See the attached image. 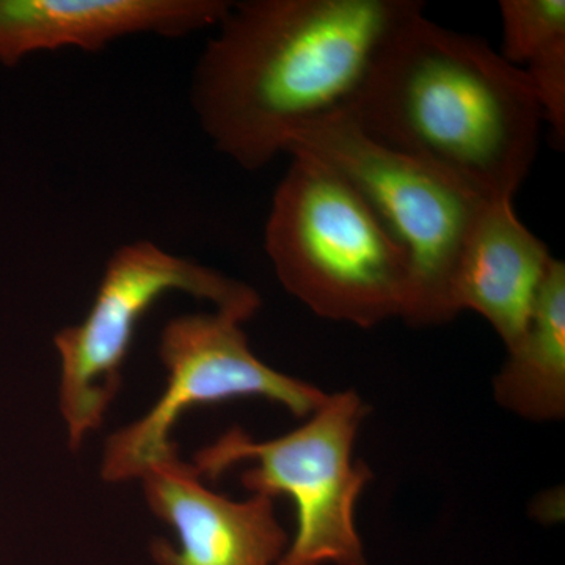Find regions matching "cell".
<instances>
[{
  "label": "cell",
  "mask_w": 565,
  "mask_h": 565,
  "mask_svg": "<svg viewBox=\"0 0 565 565\" xmlns=\"http://www.w3.org/2000/svg\"><path fill=\"white\" fill-rule=\"evenodd\" d=\"M159 355L167 370L166 390L147 415L107 440L102 470L107 482L140 479L152 465L177 456L170 435L180 416L195 405L263 397L307 418L327 396L258 359L243 322L228 315L172 319L163 327Z\"/></svg>",
  "instance_id": "obj_7"
},
{
  "label": "cell",
  "mask_w": 565,
  "mask_h": 565,
  "mask_svg": "<svg viewBox=\"0 0 565 565\" xmlns=\"http://www.w3.org/2000/svg\"><path fill=\"white\" fill-rule=\"evenodd\" d=\"M555 259L516 217L512 200H490L476 221L452 275V318L462 311H475L492 326L505 349H511L530 323Z\"/></svg>",
  "instance_id": "obj_10"
},
{
  "label": "cell",
  "mask_w": 565,
  "mask_h": 565,
  "mask_svg": "<svg viewBox=\"0 0 565 565\" xmlns=\"http://www.w3.org/2000/svg\"><path fill=\"white\" fill-rule=\"evenodd\" d=\"M501 57L522 70L557 147L565 143V0H501Z\"/></svg>",
  "instance_id": "obj_12"
},
{
  "label": "cell",
  "mask_w": 565,
  "mask_h": 565,
  "mask_svg": "<svg viewBox=\"0 0 565 565\" xmlns=\"http://www.w3.org/2000/svg\"><path fill=\"white\" fill-rule=\"evenodd\" d=\"M343 114L379 143L508 200L533 169L544 122L522 70L424 7L390 33Z\"/></svg>",
  "instance_id": "obj_2"
},
{
  "label": "cell",
  "mask_w": 565,
  "mask_h": 565,
  "mask_svg": "<svg viewBox=\"0 0 565 565\" xmlns=\"http://www.w3.org/2000/svg\"><path fill=\"white\" fill-rule=\"evenodd\" d=\"M288 156L264 232L282 288L329 321H405L414 291L407 252L337 170L307 152Z\"/></svg>",
  "instance_id": "obj_3"
},
{
  "label": "cell",
  "mask_w": 565,
  "mask_h": 565,
  "mask_svg": "<svg viewBox=\"0 0 565 565\" xmlns=\"http://www.w3.org/2000/svg\"><path fill=\"white\" fill-rule=\"evenodd\" d=\"M181 291L207 300L217 313L247 322L262 308V297L239 280L189 258L139 241L121 245L104 269L87 316L55 333L61 356V412L71 449H79L98 429L121 386V370L137 327L154 303Z\"/></svg>",
  "instance_id": "obj_6"
},
{
  "label": "cell",
  "mask_w": 565,
  "mask_h": 565,
  "mask_svg": "<svg viewBox=\"0 0 565 565\" xmlns=\"http://www.w3.org/2000/svg\"><path fill=\"white\" fill-rule=\"evenodd\" d=\"M419 0L233 2L192 76L193 111L215 150L248 172L297 132L340 114L390 33Z\"/></svg>",
  "instance_id": "obj_1"
},
{
  "label": "cell",
  "mask_w": 565,
  "mask_h": 565,
  "mask_svg": "<svg viewBox=\"0 0 565 565\" xmlns=\"http://www.w3.org/2000/svg\"><path fill=\"white\" fill-rule=\"evenodd\" d=\"M140 479L152 514L178 539L177 545L152 542L158 565H278L291 542L273 498L253 493L234 501L214 492L195 465L178 455L152 465Z\"/></svg>",
  "instance_id": "obj_8"
},
{
  "label": "cell",
  "mask_w": 565,
  "mask_h": 565,
  "mask_svg": "<svg viewBox=\"0 0 565 565\" xmlns=\"http://www.w3.org/2000/svg\"><path fill=\"white\" fill-rule=\"evenodd\" d=\"M230 0H0V62L41 51L98 52L132 35L181 39L217 28Z\"/></svg>",
  "instance_id": "obj_9"
},
{
  "label": "cell",
  "mask_w": 565,
  "mask_h": 565,
  "mask_svg": "<svg viewBox=\"0 0 565 565\" xmlns=\"http://www.w3.org/2000/svg\"><path fill=\"white\" fill-rule=\"evenodd\" d=\"M494 401L533 423L565 415V263L555 259L522 338L493 381Z\"/></svg>",
  "instance_id": "obj_11"
},
{
  "label": "cell",
  "mask_w": 565,
  "mask_h": 565,
  "mask_svg": "<svg viewBox=\"0 0 565 565\" xmlns=\"http://www.w3.org/2000/svg\"><path fill=\"white\" fill-rule=\"evenodd\" d=\"M291 151L313 156L351 182L407 252L414 291L405 322L426 327L455 319L449 310L452 275L492 196L435 163L379 143L343 111L297 132L286 154Z\"/></svg>",
  "instance_id": "obj_4"
},
{
  "label": "cell",
  "mask_w": 565,
  "mask_h": 565,
  "mask_svg": "<svg viewBox=\"0 0 565 565\" xmlns=\"http://www.w3.org/2000/svg\"><path fill=\"white\" fill-rule=\"evenodd\" d=\"M370 408L353 390L327 394L291 433L252 440L239 427L196 452L202 478L217 479L253 460L241 478L248 492L288 497L296 534L278 565H367L355 511L373 471L353 459V446Z\"/></svg>",
  "instance_id": "obj_5"
}]
</instances>
